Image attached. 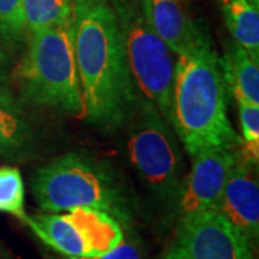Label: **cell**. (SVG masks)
I'll return each instance as SVG.
<instances>
[{
	"label": "cell",
	"mask_w": 259,
	"mask_h": 259,
	"mask_svg": "<svg viewBox=\"0 0 259 259\" xmlns=\"http://www.w3.org/2000/svg\"><path fill=\"white\" fill-rule=\"evenodd\" d=\"M74 52L83 114L102 128L128 120L139 101L114 6L108 0H74Z\"/></svg>",
	"instance_id": "1"
},
{
	"label": "cell",
	"mask_w": 259,
	"mask_h": 259,
	"mask_svg": "<svg viewBox=\"0 0 259 259\" xmlns=\"http://www.w3.org/2000/svg\"><path fill=\"white\" fill-rule=\"evenodd\" d=\"M173 130L190 157L206 150L239 146L228 115V90L212 42L177 56Z\"/></svg>",
	"instance_id": "2"
},
{
	"label": "cell",
	"mask_w": 259,
	"mask_h": 259,
	"mask_svg": "<svg viewBox=\"0 0 259 259\" xmlns=\"http://www.w3.org/2000/svg\"><path fill=\"white\" fill-rule=\"evenodd\" d=\"M32 194L47 213L93 207L110 213L120 223L131 221L133 200L125 180L105 160L85 153H68L37 168Z\"/></svg>",
	"instance_id": "3"
},
{
	"label": "cell",
	"mask_w": 259,
	"mask_h": 259,
	"mask_svg": "<svg viewBox=\"0 0 259 259\" xmlns=\"http://www.w3.org/2000/svg\"><path fill=\"white\" fill-rule=\"evenodd\" d=\"M20 100L69 117L83 115L82 91L71 22L29 35L26 52L15 72Z\"/></svg>",
	"instance_id": "4"
},
{
	"label": "cell",
	"mask_w": 259,
	"mask_h": 259,
	"mask_svg": "<svg viewBox=\"0 0 259 259\" xmlns=\"http://www.w3.org/2000/svg\"><path fill=\"white\" fill-rule=\"evenodd\" d=\"M114 10L136 91L173 128L176 54L150 26L140 0H115Z\"/></svg>",
	"instance_id": "5"
},
{
	"label": "cell",
	"mask_w": 259,
	"mask_h": 259,
	"mask_svg": "<svg viewBox=\"0 0 259 259\" xmlns=\"http://www.w3.org/2000/svg\"><path fill=\"white\" fill-rule=\"evenodd\" d=\"M127 121V151L140 182L158 203L177 207L186 175L176 133L151 104L140 97Z\"/></svg>",
	"instance_id": "6"
},
{
	"label": "cell",
	"mask_w": 259,
	"mask_h": 259,
	"mask_svg": "<svg viewBox=\"0 0 259 259\" xmlns=\"http://www.w3.org/2000/svg\"><path fill=\"white\" fill-rule=\"evenodd\" d=\"M25 225L62 256L93 258L117 248L125 233L120 221L93 207L26 216Z\"/></svg>",
	"instance_id": "7"
},
{
	"label": "cell",
	"mask_w": 259,
	"mask_h": 259,
	"mask_svg": "<svg viewBox=\"0 0 259 259\" xmlns=\"http://www.w3.org/2000/svg\"><path fill=\"white\" fill-rule=\"evenodd\" d=\"M253 246L214 209L179 218L163 259H253Z\"/></svg>",
	"instance_id": "8"
},
{
	"label": "cell",
	"mask_w": 259,
	"mask_h": 259,
	"mask_svg": "<svg viewBox=\"0 0 259 259\" xmlns=\"http://www.w3.org/2000/svg\"><path fill=\"white\" fill-rule=\"evenodd\" d=\"M193 158L177 202L179 218L213 209L229 175L238 163V148L206 150Z\"/></svg>",
	"instance_id": "9"
},
{
	"label": "cell",
	"mask_w": 259,
	"mask_h": 259,
	"mask_svg": "<svg viewBox=\"0 0 259 259\" xmlns=\"http://www.w3.org/2000/svg\"><path fill=\"white\" fill-rule=\"evenodd\" d=\"M255 248L259 239V185L256 166L239 156L213 206Z\"/></svg>",
	"instance_id": "10"
},
{
	"label": "cell",
	"mask_w": 259,
	"mask_h": 259,
	"mask_svg": "<svg viewBox=\"0 0 259 259\" xmlns=\"http://www.w3.org/2000/svg\"><path fill=\"white\" fill-rule=\"evenodd\" d=\"M144 16L176 56L209 44L210 39L196 22L186 0H140Z\"/></svg>",
	"instance_id": "11"
},
{
	"label": "cell",
	"mask_w": 259,
	"mask_h": 259,
	"mask_svg": "<svg viewBox=\"0 0 259 259\" xmlns=\"http://www.w3.org/2000/svg\"><path fill=\"white\" fill-rule=\"evenodd\" d=\"M36 148V130L23 101L8 82L0 83V161H19L30 157Z\"/></svg>",
	"instance_id": "12"
},
{
	"label": "cell",
	"mask_w": 259,
	"mask_h": 259,
	"mask_svg": "<svg viewBox=\"0 0 259 259\" xmlns=\"http://www.w3.org/2000/svg\"><path fill=\"white\" fill-rule=\"evenodd\" d=\"M219 62L226 90L235 101L259 105V56L233 44Z\"/></svg>",
	"instance_id": "13"
},
{
	"label": "cell",
	"mask_w": 259,
	"mask_h": 259,
	"mask_svg": "<svg viewBox=\"0 0 259 259\" xmlns=\"http://www.w3.org/2000/svg\"><path fill=\"white\" fill-rule=\"evenodd\" d=\"M233 42L259 56V6L252 0H218Z\"/></svg>",
	"instance_id": "14"
},
{
	"label": "cell",
	"mask_w": 259,
	"mask_h": 259,
	"mask_svg": "<svg viewBox=\"0 0 259 259\" xmlns=\"http://www.w3.org/2000/svg\"><path fill=\"white\" fill-rule=\"evenodd\" d=\"M74 0H23L28 33L61 26L72 19Z\"/></svg>",
	"instance_id": "15"
},
{
	"label": "cell",
	"mask_w": 259,
	"mask_h": 259,
	"mask_svg": "<svg viewBox=\"0 0 259 259\" xmlns=\"http://www.w3.org/2000/svg\"><path fill=\"white\" fill-rule=\"evenodd\" d=\"M26 190L19 168L0 166V212L12 214L25 222L28 213L25 209Z\"/></svg>",
	"instance_id": "16"
},
{
	"label": "cell",
	"mask_w": 259,
	"mask_h": 259,
	"mask_svg": "<svg viewBox=\"0 0 259 259\" xmlns=\"http://www.w3.org/2000/svg\"><path fill=\"white\" fill-rule=\"evenodd\" d=\"M242 139L238 151L243 160L258 167L259 160V105L238 104Z\"/></svg>",
	"instance_id": "17"
},
{
	"label": "cell",
	"mask_w": 259,
	"mask_h": 259,
	"mask_svg": "<svg viewBox=\"0 0 259 259\" xmlns=\"http://www.w3.org/2000/svg\"><path fill=\"white\" fill-rule=\"evenodd\" d=\"M26 33L23 0H0V42L3 47H18Z\"/></svg>",
	"instance_id": "18"
},
{
	"label": "cell",
	"mask_w": 259,
	"mask_h": 259,
	"mask_svg": "<svg viewBox=\"0 0 259 259\" xmlns=\"http://www.w3.org/2000/svg\"><path fill=\"white\" fill-rule=\"evenodd\" d=\"M58 259H146V250L143 248L139 239H127L121 242L117 248L110 252L104 253L101 256H93V258H72V256H62Z\"/></svg>",
	"instance_id": "19"
},
{
	"label": "cell",
	"mask_w": 259,
	"mask_h": 259,
	"mask_svg": "<svg viewBox=\"0 0 259 259\" xmlns=\"http://www.w3.org/2000/svg\"><path fill=\"white\" fill-rule=\"evenodd\" d=\"M9 75V58L5 52V47L0 42V83L8 82Z\"/></svg>",
	"instance_id": "20"
},
{
	"label": "cell",
	"mask_w": 259,
	"mask_h": 259,
	"mask_svg": "<svg viewBox=\"0 0 259 259\" xmlns=\"http://www.w3.org/2000/svg\"><path fill=\"white\" fill-rule=\"evenodd\" d=\"M252 3H255L256 6H259V0H252Z\"/></svg>",
	"instance_id": "21"
},
{
	"label": "cell",
	"mask_w": 259,
	"mask_h": 259,
	"mask_svg": "<svg viewBox=\"0 0 259 259\" xmlns=\"http://www.w3.org/2000/svg\"><path fill=\"white\" fill-rule=\"evenodd\" d=\"M0 252H2V249H0Z\"/></svg>",
	"instance_id": "22"
}]
</instances>
